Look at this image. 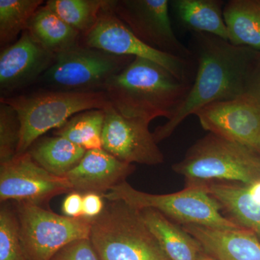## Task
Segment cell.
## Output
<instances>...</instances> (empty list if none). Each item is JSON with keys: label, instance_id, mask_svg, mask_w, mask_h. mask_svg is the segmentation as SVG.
<instances>
[{"label": "cell", "instance_id": "27", "mask_svg": "<svg viewBox=\"0 0 260 260\" xmlns=\"http://www.w3.org/2000/svg\"><path fill=\"white\" fill-rule=\"evenodd\" d=\"M20 135L18 113L13 107L0 102V164L16 156Z\"/></svg>", "mask_w": 260, "mask_h": 260}, {"label": "cell", "instance_id": "14", "mask_svg": "<svg viewBox=\"0 0 260 260\" xmlns=\"http://www.w3.org/2000/svg\"><path fill=\"white\" fill-rule=\"evenodd\" d=\"M56 54L43 47L27 30L0 54V90L9 93L42 78L54 64Z\"/></svg>", "mask_w": 260, "mask_h": 260}, {"label": "cell", "instance_id": "9", "mask_svg": "<svg viewBox=\"0 0 260 260\" xmlns=\"http://www.w3.org/2000/svg\"><path fill=\"white\" fill-rule=\"evenodd\" d=\"M113 0L99 15L91 30L82 36L83 45L119 56L140 57L153 61L180 81L189 83L188 59L162 52L142 42L112 10Z\"/></svg>", "mask_w": 260, "mask_h": 260}, {"label": "cell", "instance_id": "31", "mask_svg": "<svg viewBox=\"0 0 260 260\" xmlns=\"http://www.w3.org/2000/svg\"><path fill=\"white\" fill-rule=\"evenodd\" d=\"M83 194L73 191L64 198L61 205V211L65 216L73 218L83 217Z\"/></svg>", "mask_w": 260, "mask_h": 260}, {"label": "cell", "instance_id": "23", "mask_svg": "<svg viewBox=\"0 0 260 260\" xmlns=\"http://www.w3.org/2000/svg\"><path fill=\"white\" fill-rule=\"evenodd\" d=\"M105 116V110L103 109L83 111L56 129L54 135L66 138L87 151L102 149Z\"/></svg>", "mask_w": 260, "mask_h": 260}, {"label": "cell", "instance_id": "5", "mask_svg": "<svg viewBox=\"0 0 260 260\" xmlns=\"http://www.w3.org/2000/svg\"><path fill=\"white\" fill-rule=\"evenodd\" d=\"M89 239L101 260H169L140 210L123 201L105 205Z\"/></svg>", "mask_w": 260, "mask_h": 260}, {"label": "cell", "instance_id": "20", "mask_svg": "<svg viewBox=\"0 0 260 260\" xmlns=\"http://www.w3.org/2000/svg\"><path fill=\"white\" fill-rule=\"evenodd\" d=\"M229 42L260 53V0H232L223 7Z\"/></svg>", "mask_w": 260, "mask_h": 260}, {"label": "cell", "instance_id": "13", "mask_svg": "<svg viewBox=\"0 0 260 260\" xmlns=\"http://www.w3.org/2000/svg\"><path fill=\"white\" fill-rule=\"evenodd\" d=\"M195 115L210 133L260 153V107L249 99L213 103Z\"/></svg>", "mask_w": 260, "mask_h": 260}, {"label": "cell", "instance_id": "4", "mask_svg": "<svg viewBox=\"0 0 260 260\" xmlns=\"http://www.w3.org/2000/svg\"><path fill=\"white\" fill-rule=\"evenodd\" d=\"M0 102L13 107L18 114L20 135L17 155L26 153L43 135L61 127L75 114L91 109L104 110L111 105L104 90H47L1 96Z\"/></svg>", "mask_w": 260, "mask_h": 260}, {"label": "cell", "instance_id": "11", "mask_svg": "<svg viewBox=\"0 0 260 260\" xmlns=\"http://www.w3.org/2000/svg\"><path fill=\"white\" fill-rule=\"evenodd\" d=\"M0 200L40 205L73 191L66 177L53 175L34 161L28 153L0 164Z\"/></svg>", "mask_w": 260, "mask_h": 260}, {"label": "cell", "instance_id": "28", "mask_svg": "<svg viewBox=\"0 0 260 260\" xmlns=\"http://www.w3.org/2000/svg\"><path fill=\"white\" fill-rule=\"evenodd\" d=\"M51 260H101L90 239H85L68 244Z\"/></svg>", "mask_w": 260, "mask_h": 260}, {"label": "cell", "instance_id": "17", "mask_svg": "<svg viewBox=\"0 0 260 260\" xmlns=\"http://www.w3.org/2000/svg\"><path fill=\"white\" fill-rule=\"evenodd\" d=\"M197 187L213 197L232 221L260 238V181L249 185L214 183Z\"/></svg>", "mask_w": 260, "mask_h": 260}, {"label": "cell", "instance_id": "3", "mask_svg": "<svg viewBox=\"0 0 260 260\" xmlns=\"http://www.w3.org/2000/svg\"><path fill=\"white\" fill-rule=\"evenodd\" d=\"M172 169L184 177L186 187L214 183L249 185L260 181V153L209 133Z\"/></svg>", "mask_w": 260, "mask_h": 260}, {"label": "cell", "instance_id": "16", "mask_svg": "<svg viewBox=\"0 0 260 260\" xmlns=\"http://www.w3.org/2000/svg\"><path fill=\"white\" fill-rule=\"evenodd\" d=\"M200 243L205 252L217 260H260L257 236L244 228L217 229L182 225Z\"/></svg>", "mask_w": 260, "mask_h": 260}, {"label": "cell", "instance_id": "30", "mask_svg": "<svg viewBox=\"0 0 260 260\" xmlns=\"http://www.w3.org/2000/svg\"><path fill=\"white\" fill-rule=\"evenodd\" d=\"M102 194L88 192L83 194V217L95 219L99 217L105 208Z\"/></svg>", "mask_w": 260, "mask_h": 260}, {"label": "cell", "instance_id": "10", "mask_svg": "<svg viewBox=\"0 0 260 260\" xmlns=\"http://www.w3.org/2000/svg\"><path fill=\"white\" fill-rule=\"evenodd\" d=\"M168 0H113L112 10L142 42L162 52L188 59L189 49L173 30Z\"/></svg>", "mask_w": 260, "mask_h": 260}, {"label": "cell", "instance_id": "7", "mask_svg": "<svg viewBox=\"0 0 260 260\" xmlns=\"http://www.w3.org/2000/svg\"><path fill=\"white\" fill-rule=\"evenodd\" d=\"M134 58L115 55L80 44L56 54L54 64L41 79L54 90H104L108 82Z\"/></svg>", "mask_w": 260, "mask_h": 260}, {"label": "cell", "instance_id": "6", "mask_svg": "<svg viewBox=\"0 0 260 260\" xmlns=\"http://www.w3.org/2000/svg\"><path fill=\"white\" fill-rule=\"evenodd\" d=\"M103 197L109 202H124L138 210H157L179 225L217 229L241 228L222 215L218 202L201 187H186L178 192L153 194L138 190L125 181Z\"/></svg>", "mask_w": 260, "mask_h": 260}, {"label": "cell", "instance_id": "26", "mask_svg": "<svg viewBox=\"0 0 260 260\" xmlns=\"http://www.w3.org/2000/svg\"><path fill=\"white\" fill-rule=\"evenodd\" d=\"M0 260H28L20 242L17 213L7 206L0 210Z\"/></svg>", "mask_w": 260, "mask_h": 260}, {"label": "cell", "instance_id": "29", "mask_svg": "<svg viewBox=\"0 0 260 260\" xmlns=\"http://www.w3.org/2000/svg\"><path fill=\"white\" fill-rule=\"evenodd\" d=\"M242 96L249 99L260 107V54L246 78Z\"/></svg>", "mask_w": 260, "mask_h": 260}, {"label": "cell", "instance_id": "15", "mask_svg": "<svg viewBox=\"0 0 260 260\" xmlns=\"http://www.w3.org/2000/svg\"><path fill=\"white\" fill-rule=\"evenodd\" d=\"M133 164L121 161L104 149L88 150L66 177L73 191L105 194L126 181L134 172Z\"/></svg>", "mask_w": 260, "mask_h": 260}, {"label": "cell", "instance_id": "2", "mask_svg": "<svg viewBox=\"0 0 260 260\" xmlns=\"http://www.w3.org/2000/svg\"><path fill=\"white\" fill-rule=\"evenodd\" d=\"M191 85L178 80L157 63L135 57L108 82L104 91L121 115L150 124L158 117L172 119Z\"/></svg>", "mask_w": 260, "mask_h": 260}, {"label": "cell", "instance_id": "18", "mask_svg": "<svg viewBox=\"0 0 260 260\" xmlns=\"http://www.w3.org/2000/svg\"><path fill=\"white\" fill-rule=\"evenodd\" d=\"M147 226L169 260H198L203 249L182 226L157 210H140Z\"/></svg>", "mask_w": 260, "mask_h": 260}, {"label": "cell", "instance_id": "22", "mask_svg": "<svg viewBox=\"0 0 260 260\" xmlns=\"http://www.w3.org/2000/svg\"><path fill=\"white\" fill-rule=\"evenodd\" d=\"M87 150L60 136L38 139L27 153L48 172L65 177L83 158Z\"/></svg>", "mask_w": 260, "mask_h": 260}, {"label": "cell", "instance_id": "8", "mask_svg": "<svg viewBox=\"0 0 260 260\" xmlns=\"http://www.w3.org/2000/svg\"><path fill=\"white\" fill-rule=\"evenodd\" d=\"M19 234L28 260H51L68 244L89 239L93 219L58 215L40 205L18 203Z\"/></svg>", "mask_w": 260, "mask_h": 260}, {"label": "cell", "instance_id": "19", "mask_svg": "<svg viewBox=\"0 0 260 260\" xmlns=\"http://www.w3.org/2000/svg\"><path fill=\"white\" fill-rule=\"evenodd\" d=\"M223 5L219 0L170 1V6L184 27L193 32L210 34L229 42Z\"/></svg>", "mask_w": 260, "mask_h": 260}, {"label": "cell", "instance_id": "1", "mask_svg": "<svg viewBox=\"0 0 260 260\" xmlns=\"http://www.w3.org/2000/svg\"><path fill=\"white\" fill-rule=\"evenodd\" d=\"M198 70L189 93L172 119L153 133L157 143L167 139L186 117L213 103L244 94L246 78L260 53L235 47L210 34L193 32Z\"/></svg>", "mask_w": 260, "mask_h": 260}, {"label": "cell", "instance_id": "12", "mask_svg": "<svg viewBox=\"0 0 260 260\" xmlns=\"http://www.w3.org/2000/svg\"><path fill=\"white\" fill-rule=\"evenodd\" d=\"M102 135L103 149L121 161L156 166L164 161L148 123L121 115L112 104L107 109Z\"/></svg>", "mask_w": 260, "mask_h": 260}, {"label": "cell", "instance_id": "25", "mask_svg": "<svg viewBox=\"0 0 260 260\" xmlns=\"http://www.w3.org/2000/svg\"><path fill=\"white\" fill-rule=\"evenodd\" d=\"M44 5L42 0H0V44L8 47L22 34ZM17 41V40H16Z\"/></svg>", "mask_w": 260, "mask_h": 260}, {"label": "cell", "instance_id": "24", "mask_svg": "<svg viewBox=\"0 0 260 260\" xmlns=\"http://www.w3.org/2000/svg\"><path fill=\"white\" fill-rule=\"evenodd\" d=\"M112 0H49L46 5L82 36L93 28Z\"/></svg>", "mask_w": 260, "mask_h": 260}, {"label": "cell", "instance_id": "32", "mask_svg": "<svg viewBox=\"0 0 260 260\" xmlns=\"http://www.w3.org/2000/svg\"><path fill=\"white\" fill-rule=\"evenodd\" d=\"M198 260H217L215 259V258L213 257V256H210V254H208V253L205 252L204 250H203L202 254H200L199 259Z\"/></svg>", "mask_w": 260, "mask_h": 260}, {"label": "cell", "instance_id": "21", "mask_svg": "<svg viewBox=\"0 0 260 260\" xmlns=\"http://www.w3.org/2000/svg\"><path fill=\"white\" fill-rule=\"evenodd\" d=\"M25 30L43 47L56 55L79 45L82 36L46 4L32 15Z\"/></svg>", "mask_w": 260, "mask_h": 260}]
</instances>
